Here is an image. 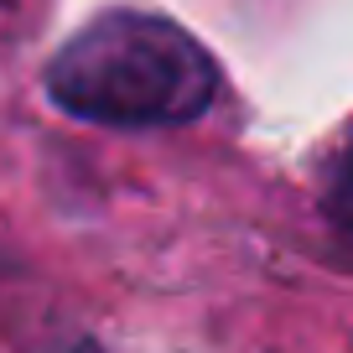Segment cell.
Listing matches in <instances>:
<instances>
[{
	"mask_svg": "<svg viewBox=\"0 0 353 353\" xmlns=\"http://www.w3.org/2000/svg\"><path fill=\"white\" fill-rule=\"evenodd\" d=\"M219 68L176 21L151 11H104L47 63V94L94 125H188L213 104Z\"/></svg>",
	"mask_w": 353,
	"mask_h": 353,
	"instance_id": "1",
	"label": "cell"
},
{
	"mask_svg": "<svg viewBox=\"0 0 353 353\" xmlns=\"http://www.w3.org/2000/svg\"><path fill=\"white\" fill-rule=\"evenodd\" d=\"M322 203H327V219H332V229H338L343 239H353V141L343 145V151H338V161H332Z\"/></svg>",
	"mask_w": 353,
	"mask_h": 353,
	"instance_id": "2",
	"label": "cell"
}]
</instances>
